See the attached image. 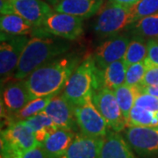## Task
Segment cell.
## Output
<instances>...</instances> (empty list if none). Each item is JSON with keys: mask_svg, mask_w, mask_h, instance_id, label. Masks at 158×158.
Returning a JSON list of instances; mask_svg holds the SVG:
<instances>
[{"mask_svg": "<svg viewBox=\"0 0 158 158\" xmlns=\"http://www.w3.org/2000/svg\"><path fill=\"white\" fill-rule=\"evenodd\" d=\"M80 63V57L71 53L36 69L24 80L32 99L57 95L64 89L68 79Z\"/></svg>", "mask_w": 158, "mask_h": 158, "instance_id": "obj_1", "label": "cell"}, {"mask_svg": "<svg viewBox=\"0 0 158 158\" xmlns=\"http://www.w3.org/2000/svg\"><path fill=\"white\" fill-rule=\"evenodd\" d=\"M69 48L68 40L35 29L33 37L29 39L21 54L14 77L19 80L25 79L36 69L65 55Z\"/></svg>", "mask_w": 158, "mask_h": 158, "instance_id": "obj_2", "label": "cell"}, {"mask_svg": "<svg viewBox=\"0 0 158 158\" xmlns=\"http://www.w3.org/2000/svg\"><path fill=\"white\" fill-rule=\"evenodd\" d=\"M103 88L102 69L93 56H88L75 69L63 89V95L74 106L85 102L93 92Z\"/></svg>", "mask_w": 158, "mask_h": 158, "instance_id": "obj_3", "label": "cell"}, {"mask_svg": "<svg viewBox=\"0 0 158 158\" xmlns=\"http://www.w3.org/2000/svg\"><path fill=\"white\" fill-rule=\"evenodd\" d=\"M40 146L32 128L24 120H11L1 130V155L10 157L13 153Z\"/></svg>", "mask_w": 158, "mask_h": 158, "instance_id": "obj_4", "label": "cell"}, {"mask_svg": "<svg viewBox=\"0 0 158 158\" xmlns=\"http://www.w3.org/2000/svg\"><path fill=\"white\" fill-rule=\"evenodd\" d=\"M37 30L68 40H75L84 34V19L70 14L53 11Z\"/></svg>", "mask_w": 158, "mask_h": 158, "instance_id": "obj_5", "label": "cell"}, {"mask_svg": "<svg viewBox=\"0 0 158 158\" xmlns=\"http://www.w3.org/2000/svg\"><path fill=\"white\" fill-rule=\"evenodd\" d=\"M129 25V7L108 3L97 19L94 32L100 38H109L118 34Z\"/></svg>", "mask_w": 158, "mask_h": 158, "instance_id": "obj_6", "label": "cell"}, {"mask_svg": "<svg viewBox=\"0 0 158 158\" xmlns=\"http://www.w3.org/2000/svg\"><path fill=\"white\" fill-rule=\"evenodd\" d=\"M0 11L1 14L16 13L37 28L54 10L42 0H1Z\"/></svg>", "mask_w": 158, "mask_h": 158, "instance_id": "obj_7", "label": "cell"}, {"mask_svg": "<svg viewBox=\"0 0 158 158\" xmlns=\"http://www.w3.org/2000/svg\"><path fill=\"white\" fill-rule=\"evenodd\" d=\"M91 98L111 129L118 133L127 127V118L118 106L113 90L103 87L95 90Z\"/></svg>", "mask_w": 158, "mask_h": 158, "instance_id": "obj_8", "label": "cell"}, {"mask_svg": "<svg viewBox=\"0 0 158 158\" xmlns=\"http://www.w3.org/2000/svg\"><path fill=\"white\" fill-rule=\"evenodd\" d=\"M75 117L81 134L90 137H105L107 135V122L97 109L91 97L75 106Z\"/></svg>", "mask_w": 158, "mask_h": 158, "instance_id": "obj_9", "label": "cell"}, {"mask_svg": "<svg viewBox=\"0 0 158 158\" xmlns=\"http://www.w3.org/2000/svg\"><path fill=\"white\" fill-rule=\"evenodd\" d=\"M0 40V73L3 78L15 72L29 38L27 35H12L1 32Z\"/></svg>", "mask_w": 158, "mask_h": 158, "instance_id": "obj_10", "label": "cell"}, {"mask_svg": "<svg viewBox=\"0 0 158 158\" xmlns=\"http://www.w3.org/2000/svg\"><path fill=\"white\" fill-rule=\"evenodd\" d=\"M126 140L137 154L143 156L158 155V128L131 127L126 131Z\"/></svg>", "mask_w": 158, "mask_h": 158, "instance_id": "obj_11", "label": "cell"}, {"mask_svg": "<svg viewBox=\"0 0 158 158\" xmlns=\"http://www.w3.org/2000/svg\"><path fill=\"white\" fill-rule=\"evenodd\" d=\"M129 36L118 34L109 37L97 48L93 59L99 69H105L109 64L123 59L130 42Z\"/></svg>", "mask_w": 158, "mask_h": 158, "instance_id": "obj_12", "label": "cell"}, {"mask_svg": "<svg viewBox=\"0 0 158 158\" xmlns=\"http://www.w3.org/2000/svg\"><path fill=\"white\" fill-rule=\"evenodd\" d=\"M42 112L46 113L59 128L75 129L77 125L75 106L63 94H57L53 97Z\"/></svg>", "mask_w": 158, "mask_h": 158, "instance_id": "obj_13", "label": "cell"}, {"mask_svg": "<svg viewBox=\"0 0 158 158\" xmlns=\"http://www.w3.org/2000/svg\"><path fill=\"white\" fill-rule=\"evenodd\" d=\"M53 10L80 19H89L100 10L104 0H49Z\"/></svg>", "mask_w": 158, "mask_h": 158, "instance_id": "obj_14", "label": "cell"}, {"mask_svg": "<svg viewBox=\"0 0 158 158\" xmlns=\"http://www.w3.org/2000/svg\"><path fill=\"white\" fill-rule=\"evenodd\" d=\"M104 137L77 135L65 154L60 158H98Z\"/></svg>", "mask_w": 158, "mask_h": 158, "instance_id": "obj_15", "label": "cell"}, {"mask_svg": "<svg viewBox=\"0 0 158 158\" xmlns=\"http://www.w3.org/2000/svg\"><path fill=\"white\" fill-rule=\"evenodd\" d=\"M2 96V104H4L5 111L10 116L21 110L29 101L32 100L24 80L6 86Z\"/></svg>", "mask_w": 158, "mask_h": 158, "instance_id": "obj_16", "label": "cell"}, {"mask_svg": "<svg viewBox=\"0 0 158 158\" xmlns=\"http://www.w3.org/2000/svg\"><path fill=\"white\" fill-rule=\"evenodd\" d=\"M76 135L73 130L58 128L46 139L41 147L48 158H60L68 150Z\"/></svg>", "mask_w": 158, "mask_h": 158, "instance_id": "obj_17", "label": "cell"}, {"mask_svg": "<svg viewBox=\"0 0 158 158\" xmlns=\"http://www.w3.org/2000/svg\"><path fill=\"white\" fill-rule=\"evenodd\" d=\"M129 143L115 131H110L104 137L98 158H136Z\"/></svg>", "mask_w": 158, "mask_h": 158, "instance_id": "obj_18", "label": "cell"}, {"mask_svg": "<svg viewBox=\"0 0 158 158\" xmlns=\"http://www.w3.org/2000/svg\"><path fill=\"white\" fill-rule=\"evenodd\" d=\"M0 28L1 32L12 35H27L35 30L28 21L16 13L1 14Z\"/></svg>", "mask_w": 158, "mask_h": 158, "instance_id": "obj_19", "label": "cell"}, {"mask_svg": "<svg viewBox=\"0 0 158 158\" xmlns=\"http://www.w3.org/2000/svg\"><path fill=\"white\" fill-rule=\"evenodd\" d=\"M127 64L124 59L118 60L109 64L107 67L102 69L103 87L111 90H115L126 82V74Z\"/></svg>", "mask_w": 158, "mask_h": 158, "instance_id": "obj_20", "label": "cell"}, {"mask_svg": "<svg viewBox=\"0 0 158 158\" xmlns=\"http://www.w3.org/2000/svg\"><path fill=\"white\" fill-rule=\"evenodd\" d=\"M32 128L37 141L42 146L45 140L59 127L43 112L24 120Z\"/></svg>", "mask_w": 158, "mask_h": 158, "instance_id": "obj_21", "label": "cell"}, {"mask_svg": "<svg viewBox=\"0 0 158 158\" xmlns=\"http://www.w3.org/2000/svg\"><path fill=\"white\" fill-rule=\"evenodd\" d=\"M133 35H139L145 39L158 38V12L141 18L127 27Z\"/></svg>", "mask_w": 158, "mask_h": 158, "instance_id": "obj_22", "label": "cell"}, {"mask_svg": "<svg viewBox=\"0 0 158 158\" xmlns=\"http://www.w3.org/2000/svg\"><path fill=\"white\" fill-rule=\"evenodd\" d=\"M158 124V112L134 106L127 120V127H156Z\"/></svg>", "mask_w": 158, "mask_h": 158, "instance_id": "obj_23", "label": "cell"}, {"mask_svg": "<svg viewBox=\"0 0 158 158\" xmlns=\"http://www.w3.org/2000/svg\"><path fill=\"white\" fill-rule=\"evenodd\" d=\"M139 90V86H130L126 84L120 85L119 87L113 90L118 106L127 120L129 116L130 111L135 106L136 96Z\"/></svg>", "mask_w": 158, "mask_h": 158, "instance_id": "obj_24", "label": "cell"}, {"mask_svg": "<svg viewBox=\"0 0 158 158\" xmlns=\"http://www.w3.org/2000/svg\"><path fill=\"white\" fill-rule=\"evenodd\" d=\"M147 43L148 40H146L145 38L139 35L133 36V38L130 40L126 55L123 58L127 66L136 62H143L146 59L148 51Z\"/></svg>", "mask_w": 158, "mask_h": 158, "instance_id": "obj_25", "label": "cell"}, {"mask_svg": "<svg viewBox=\"0 0 158 158\" xmlns=\"http://www.w3.org/2000/svg\"><path fill=\"white\" fill-rule=\"evenodd\" d=\"M53 97L54 96L40 97V98L32 99L21 110L11 115L8 118L7 122L11 121V120H25L27 118L41 113L45 109L46 106L48 105V103L53 98Z\"/></svg>", "mask_w": 158, "mask_h": 158, "instance_id": "obj_26", "label": "cell"}, {"mask_svg": "<svg viewBox=\"0 0 158 158\" xmlns=\"http://www.w3.org/2000/svg\"><path fill=\"white\" fill-rule=\"evenodd\" d=\"M131 24L141 18L158 12V0H140L129 7Z\"/></svg>", "mask_w": 158, "mask_h": 158, "instance_id": "obj_27", "label": "cell"}, {"mask_svg": "<svg viewBox=\"0 0 158 158\" xmlns=\"http://www.w3.org/2000/svg\"><path fill=\"white\" fill-rule=\"evenodd\" d=\"M145 62H140L127 66L125 84L130 86H140L147 70Z\"/></svg>", "mask_w": 158, "mask_h": 158, "instance_id": "obj_28", "label": "cell"}, {"mask_svg": "<svg viewBox=\"0 0 158 158\" xmlns=\"http://www.w3.org/2000/svg\"><path fill=\"white\" fill-rule=\"evenodd\" d=\"M135 106L152 112H158V98L139 90L136 96Z\"/></svg>", "mask_w": 158, "mask_h": 158, "instance_id": "obj_29", "label": "cell"}, {"mask_svg": "<svg viewBox=\"0 0 158 158\" xmlns=\"http://www.w3.org/2000/svg\"><path fill=\"white\" fill-rule=\"evenodd\" d=\"M148 51L144 60L147 66H158V38L148 40Z\"/></svg>", "mask_w": 158, "mask_h": 158, "instance_id": "obj_30", "label": "cell"}, {"mask_svg": "<svg viewBox=\"0 0 158 158\" xmlns=\"http://www.w3.org/2000/svg\"><path fill=\"white\" fill-rule=\"evenodd\" d=\"M10 158H48V156L44 151L43 148L41 146H38L26 151L13 153Z\"/></svg>", "mask_w": 158, "mask_h": 158, "instance_id": "obj_31", "label": "cell"}, {"mask_svg": "<svg viewBox=\"0 0 158 158\" xmlns=\"http://www.w3.org/2000/svg\"><path fill=\"white\" fill-rule=\"evenodd\" d=\"M156 85H158V66H148L146 73L140 86Z\"/></svg>", "mask_w": 158, "mask_h": 158, "instance_id": "obj_32", "label": "cell"}, {"mask_svg": "<svg viewBox=\"0 0 158 158\" xmlns=\"http://www.w3.org/2000/svg\"><path fill=\"white\" fill-rule=\"evenodd\" d=\"M139 89L142 92H145L148 94H150L152 96L158 98V85H148V86H140Z\"/></svg>", "mask_w": 158, "mask_h": 158, "instance_id": "obj_33", "label": "cell"}, {"mask_svg": "<svg viewBox=\"0 0 158 158\" xmlns=\"http://www.w3.org/2000/svg\"><path fill=\"white\" fill-rule=\"evenodd\" d=\"M140 0H109V3L114 4V5H119V6H126V7H131L132 6L135 5L137 2Z\"/></svg>", "mask_w": 158, "mask_h": 158, "instance_id": "obj_34", "label": "cell"}, {"mask_svg": "<svg viewBox=\"0 0 158 158\" xmlns=\"http://www.w3.org/2000/svg\"><path fill=\"white\" fill-rule=\"evenodd\" d=\"M1 158H10V157H8V156H4V155H1Z\"/></svg>", "mask_w": 158, "mask_h": 158, "instance_id": "obj_35", "label": "cell"}, {"mask_svg": "<svg viewBox=\"0 0 158 158\" xmlns=\"http://www.w3.org/2000/svg\"><path fill=\"white\" fill-rule=\"evenodd\" d=\"M156 127V128H158V124H157V126H156V127Z\"/></svg>", "mask_w": 158, "mask_h": 158, "instance_id": "obj_36", "label": "cell"}]
</instances>
